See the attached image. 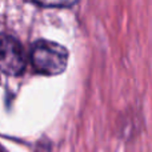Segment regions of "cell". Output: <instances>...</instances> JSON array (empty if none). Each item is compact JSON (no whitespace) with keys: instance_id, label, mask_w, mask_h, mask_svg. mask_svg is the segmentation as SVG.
Returning a JSON list of instances; mask_svg holds the SVG:
<instances>
[{"instance_id":"cell-1","label":"cell","mask_w":152,"mask_h":152,"mask_svg":"<svg viewBox=\"0 0 152 152\" xmlns=\"http://www.w3.org/2000/svg\"><path fill=\"white\" fill-rule=\"evenodd\" d=\"M34 68L43 75H59L66 69L68 63V51L63 45L48 40H39L31 51Z\"/></svg>"},{"instance_id":"cell-2","label":"cell","mask_w":152,"mask_h":152,"mask_svg":"<svg viewBox=\"0 0 152 152\" xmlns=\"http://www.w3.org/2000/svg\"><path fill=\"white\" fill-rule=\"evenodd\" d=\"M26 55L21 44L10 35H0V69L16 76L24 71Z\"/></svg>"},{"instance_id":"cell-3","label":"cell","mask_w":152,"mask_h":152,"mask_svg":"<svg viewBox=\"0 0 152 152\" xmlns=\"http://www.w3.org/2000/svg\"><path fill=\"white\" fill-rule=\"evenodd\" d=\"M43 7H69L77 0H34Z\"/></svg>"},{"instance_id":"cell-4","label":"cell","mask_w":152,"mask_h":152,"mask_svg":"<svg viewBox=\"0 0 152 152\" xmlns=\"http://www.w3.org/2000/svg\"><path fill=\"white\" fill-rule=\"evenodd\" d=\"M0 152H5V150L3 147H0Z\"/></svg>"}]
</instances>
